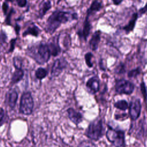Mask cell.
Masks as SVG:
<instances>
[{"mask_svg":"<svg viewBox=\"0 0 147 147\" xmlns=\"http://www.w3.org/2000/svg\"><path fill=\"white\" fill-rule=\"evenodd\" d=\"M78 19L76 13L57 10L48 17L45 26V31L50 34H53L61 24Z\"/></svg>","mask_w":147,"mask_h":147,"instance_id":"1","label":"cell"},{"mask_svg":"<svg viewBox=\"0 0 147 147\" xmlns=\"http://www.w3.org/2000/svg\"><path fill=\"white\" fill-rule=\"evenodd\" d=\"M26 53L39 64L48 62L52 56L49 44L42 42L29 47L26 51Z\"/></svg>","mask_w":147,"mask_h":147,"instance_id":"2","label":"cell"},{"mask_svg":"<svg viewBox=\"0 0 147 147\" xmlns=\"http://www.w3.org/2000/svg\"><path fill=\"white\" fill-rule=\"evenodd\" d=\"M104 128L101 119H95L92 121L87 128L85 135L94 141L99 140L103 135Z\"/></svg>","mask_w":147,"mask_h":147,"instance_id":"3","label":"cell"},{"mask_svg":"<svg viewBox=\"0 0 147 147\" xmlns=\"http://www.w3.org/2000/svg\"><path fill=\"white\" fill-rule=\"evenodd\" d=\"M108 141L115 146H123L125 145V133L121 130H116L108 126L106 133Z\"/></svg>","mask_w":147,"mask_h":147,"instance_id":"4","label":"cell"},{"mask_svg":"<svg viewBox=\"0 0 147 147\" xmlns=\"http://www.w3.org/2000/svg\"><path fill=\"white\" fill-rule=\"evenodd\" d=\"M34 101L30 92L27 91L22 94L20 103V113L24 115H30L33 110Z\"/></svg>","mask_w":147,"mask_h":147,"instance_id":"5","label":"cell"},{"mask_svg":"<svg viewBox=\"0 0 147 147\" xmlns=\"http://www.w3.org/2000/svg\"><path fill=\"white\" fill-rule=\"evenodd\" d=\"M115 89L118 94L130 95L133 93L134 86L130 81L122 79L116 80Z\"/></svg>","mask_w":147,"mask_h":147,"instance_id":"6","label":"cell"},{"mask_svg":"<svg viewBox=\"0 0 147 147\" xmlns=\"http://www.w3.org/2000/svg\"><path fill=\"white\" fill-rule=\"evenodd\" d=\"M141 105L138 98H133L129 106V114L131 120L137 119L141 114Z\"/></svg>","mask_w":147,"mask_h":147,"instance_id":"7","label":"cell"},{"mask_svg":"<svg viewBox=\"0 0 147 147\" xmlns=\"http://www.w3.org/2000/svg\"><path fill=\"white\" fill-rule=\"evenodd\" d=\"M67 64L68 63L64 57H61L56 59L53 62L51 68V77L55 78L60 75L63 70L66 68Z\"/></svg>","mask_w":147,"mask_h":147,"instance_id":"8","label":"cell"},{"mask_svg":"<svg viewBox=\"0 0 147 147\" xmlns=\"http://www.w3.org/2000/svg\"><path fill=\"white\" fill-rule=\"evenodd\" d=\"M18 94L16 88H10L6 94L5 103L11 109L16 107L18 99Z\"/></svg>","mask_w":147,"mask_h":147,"instance_id":"9","label":"cell"},{"mask_svg":"<svg viewBox=\"0 0 147 147\" xmlns=\"http://www.w3.org/2000/svg\"><path fill=\"white\" fill-rule=\"evenodd\" d=\"M86 87L88 91L92 94H94L99 90V80L96 76H93L90 78L87 83Z\"/></svg>","mask_w":147,"mask_h":147,"instance_id":"10","label":"cell"},{"mask_svg":"<svg viewBox=\"0 0 147 147\" xmlns=\"http://www.w3.org/2000/svg\"><path fill=\"white\" fill-rule=\"evenodd\" d=\"M68 117L69 119L76 125L79 124L83 120V116L82 114L72 107H69L67 110Z\"/></svg>","mask_w":147,"mask_h":147,"instance_id":"11","label":"cell"},{"mask_svg":"<svg viewBox=\"0 0 147 147\" xmlns=\"http://www.w3.org/2000/svg\"><path fill=\"white\" fill-rule=\"evenodd\" d=\"M91 29V25L89 21V16H86V17L84 21L83 29L82 30L78 32V34L80 37H83L84 40L86 41L87 37L90 34Z\"/></svg>","mask_w":147,"mask_h":147,"instance_id":"12","label":"cell"},{"mask_svg":"<svg viewBox=\"0 0 147 147\" xmlns=\"http://www.w3.org/2000/svg\"><path fill=\"white\" fill-rule=\"evenodd\" d=\"M100 31L97 30L92 34L90 42L89 45L92 51H96L98 49L99 43L100 41Z\"/></svg>","mask_w":147,"mask_h":147,"instance_id":"13","label":"cell"},{"mask_svg":"<svg viewBox=\"0 0 147 147\" xmlns=\"http://www.w3.org/2000/svg\"><path fill=\"white\" fill-rule=\"evenodd\" d=\"M52 4L49 0L44 1L40 5V9L38 11V14L37 17L41 19L47 13V12L51 8Z\"/></svg>","mask_w":147,"mask_h":147,"instance_id":"14","label":"cell"},{"mask_svg":"<svg viewBox=\"0 0 147 147\" xmlns=\"http://www.w3.org/2000/svg\"><path fill=\"white\" fill-rule=\"evenodd\" d=\"M40 32L41 30L39 29V28L35 24H32L30 25L23 32L22 36L25 37L28 35H31L34 37H37Z\"/></svg>","mask_w":147,"mask_h":147,"instance_id":"15","label":"cell"},{"mask_svg":"<svg viewBox=\"0 0 147 147\" xmlns=\"http://www.w3.org/2000/svg\"><path fill=\"white\" fill-rule=\"evenodd\" d=\"M24 76V71L22 68L21 69L16 68L11 76V84H14L18 83L20 81H21L22 79Z\"/></svg>","mask_w":147,"mask_h":147,"instance_id":"16","label":"cell"},{"mask_svg":"<svg viewBox=\"0 0 147 147\" xmlns=\"http://www.w3.org/2000/svg\"><path fill=\"white\" fill-rule=\"evenodd\" d=\"M138 16L137 13H134L132 15V17L130 20L129 22H128V24L123 28V29L126 32V33H129L130 32L133 30L134 26L136 25V21L138 18Z\"/></svg>","mask_w":147,"mask_h":147,"instance_id":"17","label":"cell"},{"mask_svg":"<svg viewBox=\"0 0 147 147\" xmlns=\"http://www.w3.org/2000/svg\"><path fill=\"white\" fill-rule=\"evenodd\" d=\"M101 8L102 3L98 0H94L87 11V16H88L90 17L91 15L93 14L95 12L99 11Z\"/></svg>","mask_w":147,"mask_h":147,"instance_id":"18","label":"cell"},{"mask_svg":"<svg viewBox=\"0 0 147 147\" xmlns=\"http://www.w3.org/2000/svg\"><path fill=\"white\" fill-rule=\"evenodd\" d=\"M47 70L42 67L38 68L35 72V76L38 80H42L47 76Z\"/></svg>","mask_w":147,"mask_h":147,"instance_id":"19","label":"cell"},{"mask_svg":"<svg viewBox=\"0 0 147 147\" xmlns=\"http://www.w3.org/2000/svg\"><path fill=\"white\" fill-rule=\"evenodd\" d=\"M114 106L115 108L122 111H125L129 108L128 103L124 99L118 100L117 102H115L114 103Z\"/></svg>","mask_w":147,"mask_h":147,"instance_id":"20","label":"cell"},{"mask_svg":"<svg viewBox=\"0 0 147 147\" xmlns=\"http://www.w3.org/2000/svg\"><path fill=\"white\" fill-rule=\"evenodd\" d=\"M13 65L15 68L21 69L22 66V58L20 56H15L13 59Z\"/></svg>","mask_w":147,"mask_h":147,"instance_id":"21","label":"cell"},{"mask_svg":"<svg viewBox=\"0 0 147 147\" xmlns=\"http://www.w3.org/2000/svg\"><path fill=\"white\" fill-rule=\"evenodd\" d=\"M92 57H93V55L91 52H87L84 55V59H85L86 63L89 68H91L93 66V63L91 61Z\"/></svg>","mask_w":147,"mask_h":147,"instance_id":"22","label":"cell"},{"mask_svg":"<svg viewBox=\"0 0 147 147\" xmlns=\"http://www.w3.org/2000/svg\"><path fill=\"white\" fill-rule=\"evenodd\" d=\"M7 39V36H6V33L3 31H0V49L2 48L5 44L6 42Z\"/></svg>","mask_w":147,"mask_h":147,"instance_id":"23","label":"cell"},{"mask_svg":"<svg viewBox=\"0 0 147 147\" xmlns=\"http://www.w3.org/2000/svg\"><path fill=\"white\" fill-rule=\"evenodd\" d=\"M15 13V10L13 8H11L10 11L7 13V14L6 15V18H5V23L8 25H11V17L13 13Z\"/></svg>","mask_w":147,"mask_h":147,"instance_id":"24","label":"cell"},{"mask_svg":"<svg viewBox=\"0 0 147 147\" xmlns=\"http://www.w3.org/2000/svg\"><path fill=\"white\" fill-rule=\"evenodd\" d=\"M140 72H141L140 68L139 67H138V68H136V69H132V70L128 72L127 76L129 78H135L137 75H138L140 74Z\"/></svg>","mask_w":147,"mask_h":147,"instance_id":"25","label":"cell"},{"mask_svg":"<svg viewBox=\"0 0 147 147\" xmlns=\"http://www.w3.org/2000/svg\"><path fill=\"white\" fill-rule=\"evenodd\" d=\"M17 41V38H13L10 40V48L8 50V51L7 52V53H10V52H12L14 49V46H15V44H16V42Z\"/></svg>","mask_w":147,"mask_h":147,"instance_id":"26","label":"cell"},{"mask_svg":"<svg viewBox=\"0 0 147 147\" xmlns=\"http://www.w3.org/2000/svg\"><path fill=\"white\" fill-rule=\"evenodd\" d=\"M115 71H116L117 73H119V74L125 72V69L124 64H120L119 65H118V66L115 69Z\"/></svg>","mask_w":147,"mask_h":147,"instance_id":"27","label":"cell"},{"mask_svg":"<svg viewBox=\"0 0 147 147\" xmlns=\"http://www.w3.org/2000/svg\"><path fill=\"white\" fill-rule=\"evenodd\" d=\"M7 2H5L3 3L2 6V11L3 12L4 15H6L7 14L8 11V9H9V5L7 3Z\"/></svg>","mask_w":147,"mask_h":147,"instance_id":"28","label":"cell"},{"mask_svg":"<svg viewBox=\"0 0 147 147\" xmlns=\"http://www.w3.org/2000/svg\"><path fill=\"white\" fill-rule=\"evenodd\" d=\"M16 3L19 7H24L27 4V0H16Z\"/></svg>","mask_w":147,"mask_h":147,"instance_id":"29","label":"cell"},{"mask_svg":"<svg viewBox=\"0 0 147 147\" xmlns=\"http://www.w3.org/2000/svg\"><path fill=\"white\" fill-rule=\"evenodd\" d=\"M5 111L2 108V107H0V125L2 123V121L4 119V117H5Z\"/></svg>","mask_w":147,"mask_h":147,"instance_id":"30","label":"cell"},{"mask_svg":"<svg viewBox=\"0 0 147 147\" xmlns=\"http://www.w3.org/2000/svg\"><path fill=\"white\" fill-rule=\"evenodd\" d=\"M146 12H147V3H146V5H145V6L141 9H140L138 11V14H140V16L145 14Z\"/></svg>","mask_w":147,"mask_h":147,"instance_id":"31","label":"cell"},{"mask_svg":"<svg viewBox=\"0 0 147 147\" xmlns=\"http://www.w3.org/2000/svg\"><path fill=\"white\" fill-rule=\"evenodd\" d=\"M141 89L142 91V93L143 94L144 97H146V88L145 86V84L144 83V82H142L141 84Z\"/></svg>","mask_w":147,"mask_h":147,"instance_id":"32","label":"cell"},{"mask_svg":"<svg viewBox=\"0 0 147 147\" xmlns=\"http://www.w3.org/2000/svg\"><path fill=\"white\" fill-rule=\"evenodd\" d=\"M14 29H15L16 33L17 34H18L19 32H20V26L18 24H16V26H15Z\"/></svg>","mask_w":147,"mask_h":147,"instance_id":"33","label":"cell"},{"mask_svg":"<svg viewBox=\"0 0 147 147\" xmlns=\"http://www.w3.org/2000/svg\"><path fill=\"white\" fill-rule=\"evenodd\" d=\"M122 1L123 0H112V1L114 2V3L116 5H119L122 2Z\"/></svg>","mask_w":147,"mask_h":147,"instance_id":"34","label":"cell"},{"mask_svg":"<svg viewBox=\"0 0 147 147\" xmlns=\"http://www.w3.org/2000/svg\"><path fill=\"white\" fill-rule=\"evenodd\" d=\"M6 2H12L13 0H5Z\"/></svg>","mask_w":147,"mask_h":147,"instance_id":"35","label":"cell"}]
</instances>
